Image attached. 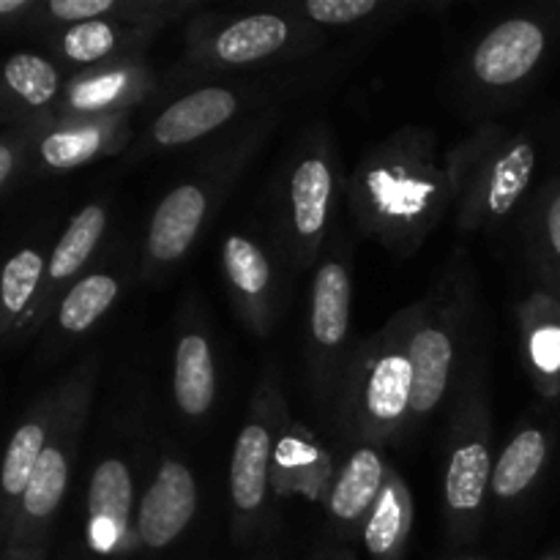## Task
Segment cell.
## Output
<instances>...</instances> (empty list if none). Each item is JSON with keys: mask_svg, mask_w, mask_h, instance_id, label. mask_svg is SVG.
I'll return each mask as SVG.
<instances>
[{"mask_svg": "<svg viewBox=\"0 0 560 560\" xmlns=\"http://www.w3.org/2000/svg\"><path fill=\"white\" fill-rule=\"evenodd\" d=\"M197 512V485L189 468L175 459H164L156 470V479L148 487L140 503L137 534L151 550L173 545Z\"/></svg>", "mask_w": 560, "mask_h": 560, "instance_id": "6da1fadb", "label": "cell"}, {"mask_svg": "<svg viewBox=\"0 0 560 560\" xmlns=\"http://www.w3.org/2000/svg\"><path fill=\"white\" fill-rule=\"evenodd\" d=\"M545 47L547 36L534 20H506L476 47L474 71L485 85H514L536 69Z\"/></svg>", "mask_w": 560, "mask_h": 560, "instance_id": "7a4b0ae2", "label": "cell"}, {"mask_svg": "<svg viewBox=\"0 0 560 560\" xmlns=\"http://www.w3.org/2000/svg\"><path fill=\"white\" fill-rule=\"evenodd\" d=\"M413 366L410 355L386 350L366 364L361 381V410L364 421L377 432H388L410 410Z\"/></svg>", "mask_w": 560, "mask_h": 560, "instance_id": "3957f363", "label": "cell"}, {"mask_svg": "<svg viewBox=\"0 0 560 560\" xmlns=\"http://www.w3.org/2000/svg\"><path fill=\"white\" fill-rule=\"evenodd\" d=\"M206 191L184 184L159 202L148 228V255L156 262H175L186 255L206 219Z\"/></svg>", "mask_w": 560, "mask_h": 560, "instance_id": "277c9868", "label": "cell"}, {"mask_svg": "<svg viewBox=\"0 0 560 560\" xmlns=\"http://www.w3.org/2000/svg\"><path fill=\"white\" fill-rule=\"evenodd\" d=\"M91 541L98 552H113L126 536L131 514V474L120 459H104L93 470L88 490Z\"/></svg>", "mask_w": 560, "mask_h": 560, "instance_id": "5b68a950", "label": "cell"}, {"mask_svg": "<svg viewBox=\"0 0 560 560\" xmlns=\"http://www.w3.org/2000/svg\"><path fill=\"white\" fill-rule=\"evenodd\" d=\"M238 109L235 93L224 88H200L189 96L170 104L153 124V140L159 145H186L200 137L211 135L222 124H228Z\"/></svg>", "mask_w": 560, "mask_h": 560, "instance_id": "8992f818", "label": "cell"}, {"mask_svg": "<svg viewBox=\"0 0 560 560\" xmlns=\"http://www.w3.org/2000/svg\"><path fill=\"white\" fill-rule=\"evenodd\" d=\"M408 355L413 366L410 410L413 416H427L441 405L446 394L454 364V342L441 326H424L410 337Z\"/></svg>", "mask_w": 560, "mask_h": 560, "instance_id": "52a82bcc", "label": "cell"}, {"mask_svg": "<svg viewBox=\"0 0 560 560\" xmlns=\"http://www.w3.org/2000/svg\"><path fill=\"white\" fill-rule=\"evenodd\" d=\"M268 465H271V432L260 421H252L241 430L230 463V495L238 512L252 514L262 506L268 490Z\"/></svg>", "mask_w": 560, "mask_h": 560, "instance_id": "ba28073f", "label": "cell"}, {"mask_svg": "<svg viewBox=\"0 0 560 560\" xmlns=\"http://www.w3.org/2000/svg\"><path fill=\"white\" fill-rule=\"evenodd\" d=\"M173 394L184 416H206L217 399V366L211 345L200 334H186L175 350Z\"/></svg>", "mask_w": 560, "mask_h": 560, "instance_id": "9c48e42d", "label": "cell"}, {"mask_svg": "<svg viewBox=\"0 0 560 560\" xmlns=\"http://www.w3.org/2000/svg\"><path fill=\"white\" fill-rule=\"evenodd\" d=\"M350 328V273L342 262H323L312 284V337L334 350Z\"/></svg>", "mask_w": 560, "mask_h": 560, "instance_id": "30bf717a", "label": "cell"}, {"mask_svg": "<svg viewBox=\"0 0 560 560\" xmlns=\"http://www.w3.org/2000/svg\"><path fill=\"white\" fill-rule=\"evenodd\" d=\"M288 42V22L277 14L241 16L213 42V55L228 66H246L268 58Z\"/></svg>", "mask_w": 560, "mask_h": 560, "instance_id": "8fae6325", "label": "cell"}, {"mask_svg": "<svg viewBox=\"0 0 560 560\" xmlns=\"http://www.w3.org/2000/svg\"><path fill=\"white\" fill-rule=\"evenodd\" d=\"M290 206L301 241H317L328 222L331 206V167L323 156H310L290 178Z\"/></svg>", "mask_w": 560, "mask_h": 560, "instance_id": "7c38bea8", "label": "cell"}, {"mask_svg": "<svg viewBox=\"0 0 560 560\" xmlns=\"http://www.w3.org/2000/svg\"><path fill=\"white\" fill-rule=\"evenodd\" d=\"M383 459L375 448H359L339 474L331 490V512L339 523H359L364 512L375 506L383 490Z\"/></svg>", "mask_w": 560, "mask_h": 560, "instance_id": "4fadbf2b", "label": "cell"}, {"mask_svg": "<svg viewBox=\"0 0 560 560\" xmlns=\"http://www.w3.org/2000/svg\"><path fill=\"white\" fill-rule=\"evenodd\" d=\"M492 481L490 452L481 441H468L452 452L446 470V503L452 512L470 517L485 503Z\"/></svg>", "mask_w": 560, "mask_h": 560, "instance_id": "5bb4252c", "label": "cell"}, {"mask_svg": "<svg viewBox=\"0 0 560 560\" xmlns=\"http://www.w3.org/2000/svg\"><path fill=\"white\" fill-rule=\"evenodd\" d=\"M547 459V438L541 430H523L506 448L492 468V492L501 501H514L523 495L536 476L541 474Z\"/></svg>", "mask_w": 560, "mask_h": 560, "instance_id": "9a60e30c", "label": "cell"}, {"mask_svg": "<svg viewBox=\"0 0 560 560\" xmlns=\"http://www.w3.org/2000/svg\"><path fill=\"white\" fill-rule=\"evenodd\" d=\"M408 523L410 512L402 487L383 485L364 528V545L370 556L375 560H397L405 534H408Z\"/></svg>", "mask_w": 560, "mask_h": 560, "instance_id": "2e32d148", "label": "cell"}, {"mask_svg": "<svg viewBox=\"0 0 560 560\" xmlns=\"http://www.w3.org/2000/svg\"><path fill=\"white\" fill-rule=\"evenodd\" d=\"M104 228H107V211H104L102 206L82 208V211L71 219L69 228H66L63 238L55 246L52 260H49V277H52L55 282L74 277V273L85 266L98 241H102Z\"/></svg>", "mask_w": 560, "mask_h": 560, "instance_id": "e0dca14e", "label": "cell"}, {"mask_svg": "<svg viewBox=\"0 0 560 560\" xmlns=\"http://www.w3.org/2000/svg\"><path fill=\"white\" fill-rule=\"evenodd\" d=\"M534 170L536 151L528 142H517L498 159L490 175V186H487V208H490L492 217H506L517 206V200L525 195L530 178H534Z\"/></svg>", "mask_w": 560, "mask_h": 560, "instance_id": "ac0fdd59", "label": "cell"}, {"mask_svg": "<svg viewBox=\"0 0 560 560\" xmlns=\"http://www.w3.org/2000/svg\"><path fill=\"white\" fill-rule=\"evenodd\" d=\"M118 299V282L107 273H93L77 282L60 304V328L71 334H82L109 310Z\"/></svg>", "mask_w": 560, "mask_h": 560, "instance_id": "d6986e66", "label": "cell"}, {"mask_svg": "<svg viewBox=\"0 0 560 560\" xmlns=\"http://www.w3.org/2000/svg\"><path fill=\"white\" fill-rule=\"evenodd\" d=\"M66 481H69V459H66V454L58 446L44 448L31 476V485L22 495V506H25L27 517L47 520L58 509L60 498H63Z\"/></svg>", "mask_w": 560, "mask_h": 560, "instance_id": "ffe728a7", "label": "cell"}, {"mask_svg": "<svg viewBox=\"0 0 560 560\" xmlns=\"http://www.w3.org/2000/svg\"><path fill=\"white\" fill-rule=\"evenodd\" d=\"M224 268H228L233 288L244 299H260L271 282V268H268L262 249L252 244L249 238H241V235H230L224 241Z\"/></svg>", "mask_w": 560, "mask_h": 560, "instance_id": "44dd1931", "label": "cell"}, {"mask_svg": "<svg viewBox=\"0 0 560 560\" xmlns=\"http://www.w3.org/2000/svg\"><path fill=\"white\" fill-rule=\"evenodd\" d=\"M44 427L31 421V424H22L20 430L14 432L9 443V452H5L3 459V490L9 495H25L27 485H31V476L36 470L38 457L44 452Z\"/></svg>", "mask_w": 560, "mask_h": 560, "instance_id": "7402d4cb", "label": "cell"}, {"mask_svg": "<svg viewBox=\"0 0 560 560\" xmlns=\"http://www.w3.org/2000/svg\"><path fill=\"white\" fill-rule=\"evenodd\" d=\"M107 142V131L98 126H82V129L55 131L42 142V156L49 167L69 170L85 164L96 156Z\"/></svg>", "mask_w": 560, "mask_h": 560, "instance_id": "603a6c76", "label": "cell"}, {"mask_svg": "<svg viewBox=\"0 0 560 560\" xmlns=\"http://www.w3.org/2000/svg\"><path fill=\"white\" fill-rule=\"evenodd\" d=\"M5 82L14 93H20L27 104L42 107L58 93V71L52 63L36 55H14L3 69Z\"/></svg>", "mask_w": 560, "mask_h": 560, "instance_id": "cb8c5ba5", "label": "cell"}, {"mask_svg": "<svg viewBox=\"0 0 560 560\" xmlns=\"http://www.w3.org/2000/svg\"><path fill=\"white\" fill-rule=\"evenodd\" d=\"M44 260L38 252L22 249L5 262L3 273H0V301L9 312H22L27 306V301L33 299L38 288V279H42Z\"/></svg>", "mask_w": 560, "mask_h": 560, "instance_id": "d4e9b609", "label": "cell"}, {"mask_svg": "<svg viewBox=\"0 0 560 560\" xmlns=\"http://www.w3.org/2000/svg\"><path fill=\"white\" fill-rule=\"evenodd\" d=\"M115 49V31L109 22H80L63 36V52L77 63H96Z\"/></svg>", "mask_w": 560, "mask_h": 560, "instance_id": "484cf974", "label": "cell"}, {"mask_svg": "<svg viewBox=\"0 0 560 560\" xmlns=\"http://www.w3.org/2000/svg\"><path fill=\"white\" fill-rule=\"evenodd\" d=\"M129 88L131 77L126 71H113V74H102L96 80L80 82L71 91V104L77 109H102L109 107L113 102H120L129 93Z\"/></svg>", "mask_w": 560, "mask_h": 560, "instance_id": "4316f807", "label": "cell"}, {"mask_svg": "<svg viewBox=\"0 0 560 560\" xmlns=\"http://www.w3.org/2000/svg\"><path fill=\"white\" fill-rule=\"evenodd\" d=\"M375 9V0H312L304 5V14L323 25H348V22L364 20Z\"/></svg>", "mask_w": 560, "mask_h": 560, "instance_id": "83f0119b", "label": "cell"}, {"mask_svg": "<svg viewBox=\"0 0 560 560\" xmlns=\"http://www.w3.org/2000/svg\"><path fill=\"white\" fill-rule=\"evenodd\" d=\"M49 11L58 20L80 25V22H93L102 14H107V11H113V0H52Z\"/></svg>", "mask_w": 560, "mask_h": 560, "instance_id": "f1b7e54d", "label": "cell"}, {"mask_svg": "<svg viewBox=\"0 0 560 560\" xmlns=\"http://www.w3.org/2000/svg\"><path fill=\"white\" fill-rule=\"evenodd\" d=\"M530 355L545 372L560 370V326H545L530 337Z\"/></svg>", "mask_w": 560, "mask_h": 560, "instance_id": "f546056e", "label": "cell"}, {"mask_svg": "<svg viewBox=\"0 0 560 560\" xmlns=\"http://www.w3.org/2000/svg\"><path fill=\"white\" fill-rule=\"evenodd\" d=\"M547 238H550L552 252L560 260V191L552 197L550 208H547Z\"/></svg>", "mask_w": 560, "mask_h": 560, "instance_id": "4dcf8cb0", "label": "cell"}, {"mask_svg": "<svg viewBox=\"0 0 560 560\" xmlns=\"http://www.w3.org/2000/svg\"><path fill=\"white\" fill-rule=\"evenodd\" d=\"M11 167H14V156H11L9 148L0 145V186H3V180L9 178Z\"/></svg>", "mask_w": 560, "mask_h": 560, "instance_id": "1f68e13d", "label": "cell"}, {"mask_svg": "<svg viewBox=\"0 0 560 560\" xmlns=\"http://www.w3.org/2000/svg\"><path fill=\"white\" fill-rule=\"evenodd\" d=\"M25 0H0V14H14V11L25 9Z\"/></svg>", "mask_w": 560, "mask_h": 560, "instance_id": "d6a6232c", "label": "cell"}, {"mask_svg": "<svg viewBox=\"0 0 560 560\" xmlns=\"http://www.w3.org/2000/svg\"><path fill=\"white\" fill-rule=\"evenodd\" d=\"M545 560H560V558H545Z\"/></svg>", "mask_w": 560, "mask_h": 560, "instance_id": "836d02e7", "label": "cell"}]
</instances>
